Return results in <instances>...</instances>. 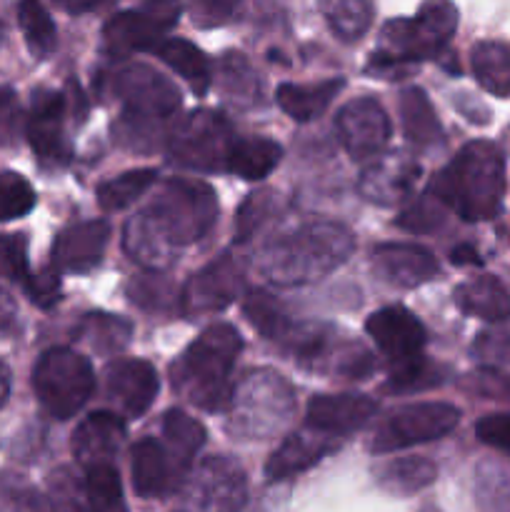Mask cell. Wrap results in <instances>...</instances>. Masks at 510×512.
I'll return each mask as SVG.
<instances>
[{"label":"cell","instance_id":"60d3db41","mask_svg":"<svg viewBox=\"0 0 510 512\" xmlns=\"http://www.w3.org/2000/svg\"><path fill=\"white\" fill-rule=\"evenodd\" d=\"M0 275L20 285L30 275L28 238L23 233L0 235Z\"/></svg>","mask_w":510,"mask_h":512},{"label":"cell","instance_id":"52a82bcc","mask_svg":"<svg viewBox=\"0 0 510 512\" xmlns=\"http://www.w3.org/2000/svg\"><path fill=\"white\" fill-rule=\"evenodd\" d=\"M95 388L93 365L70 348H50L33 368V390L40 408L58 420H68L90 400Z\"/></svg>","mask_w":510,"mask_h":512},{"label":"cell","instance_id":"3957f363","mask_svg":"<svg viewBox=\"0 0 510 512\" xmlns=\"http://www.w3.org/2000/svg\"><path fill=\"white\" fill-rule=\"evenodd\" d=\"M353 248L348 228L330 220H310L270 238L260 250V270L275 285L310 283L345 263Z\"/></svg>","mask_w":510,"mask_h":512},{"label":"cell","instance_id":"7c38bea8","mask_svg":"<svg viewBox=\"0 0 510 512\" xmlns=\"http://www.w3.org/2000/svg\"><path fill=\"white\" fill-rule=\"evenodd\" d=\"M65 95L55 90H38L28 113V143L43 168H63L70 163L68 135H65Z\"/></svg>","mask_w":510,"mask_h":512},{"label":"cell","instance_id":"7bdbcfd3","mask_svg":"<svg viewBox=\"0 0 510 512\" xmlns=\"http://www.w3.org/2000/svg\"><path fill=\"white\" fill-rule=\"evenodd\" d=\"M23 290L28 293L30 303L38 308H53L60 300V275L55 270H40V273H30L23 280Z\"/></svg>","mask_w":510,"mask_h":512},{"label":"cell","instance_id":"9a60e30c","mask_svg":"<svg viewBox=\"0 0 510 512\" xmlns=\"http://www.w3.org/2000/svg\"><path fill=\"white\" fill-rule=\"evenodd\" d=\"M248 500V485L238 463L208 458L190 480L188 505L198 510H238Z\"/></svg>","mask_w":510,"mask_h":512},{"label":"cell","instance_id":"4fadbf2b","mask_svg":"<svg viewBox=\"0 0 510 512\" xmlns=\"http://www.w3.org/2000/svg\"><path fill=\"white\" fill-rule=\"evenodd\" d=\"M338 138L353 160H373L390 140V118L375 98H355L335 118Z\"/></svg>","mask_w":510,"mask_h":512},{"label":"cell","instance_id":"d590c367","mask_svg":"<svg viewBox=\"0 0 510 512\" xmlns=\"http://www.w3.org/2000/svg\"><path fill=\"white\" fill-rule=\"evenodd\" d=\"M243 313L248 318V323L253 328L260 330V335H265L273 343H280L285 338V333L290 330L293 320L288 318L283 308L278 305V300H273L265 293H253L243 305Z\"/></svg>","mask_w":510,"mask_h":512},{"label":"cell","instance_id":"e575fe53","mask_svg":"<svg viewBox=\"0 0 510 512\" xmlns=\"http://www.w3.org/2000/svg\"><path fill=\"white\" fill-rule=\"evenodd\" d=\"M155 178H158V173L153 168H138L118 175V178L105 180L98 188L100 208L108 210V213L130 208L155 183Z\"/></svg>","mask_w":510,"mask_h":512},{"label":"cell","instance_id":"8fae6325","mask_svg":"<svg viewBox=\"0 0 510 512\" xmlns=\"http://www.w3.org/2000/svg\"><path fill=\"white\" fill-rule=\"evenodd\" d=\"M460 423V410L450 403H415L393 410L380 423L370 448L375 453H395L413 445L433 443L453 433Z\"/></svg>","mask_w":510,"mask_h":512},{"label":"cell","instance_id":"f5cc1de1","mask_svg":"<svg viewBox=\"0 0 510 512\" xmlns=\"http://www.w3.org/2000/svg\"><path fill=\"white\" fill-rule=\"evenodd\" d=\"M10 398V370L0 363V408L8 403Z\"/></svg>","mask_w":510,"mask_h":512},{"label":"cell","instance_id":"d6986e66","mask_svg":"<svg viewBox=\"0 0 510 512\" xmlns=\"http://www.w3.org/2000/svg\"><path fill=\"white\" fill-rule=\"evenodd\" d=\"M110 225L105 220H85L58 233L53 243V265L65 273H88L100 265Z\"/></svg>","mask_w":510,"mask_h":512},{"label":"cell","instance_id":"ba28073f","mask_svg":"<svg viewBox=\"0 0 510 512\" xmlns=\"http://www.w3.org/2000/svg\"><path fill=\"white\" fill-rule=\"evenodd\" d=\"M233 143L235 135L228 118L200 108L175 125L170 135V158L188 170H228Z\"/></svg>","mask_w":510,"mask_h":512},{"label":"cell","instance_id":"f35d334b","mask_svg":"<svg viewBox=\"0 0 510 512\" xmlns=\"http://www.w3.org/2000/svg\"><path fill=\"white\" fill-rule=\"evenodd\" d=\"M33 205V185L23 175L13 173V170L0 173V223L23 218V215H28L33 210Z\"/></svg>","mask_w":510,"mask_h":512},{"label":"cell","instance_id":"836d02e7","mask_svg":"<svg viewBox=\"0 0 510 512\" xmlns=\"http://www.w3.org/2000/svg\"><path fill=\"white\" fill-rule=\"evenodd\" d=\"M163 438L170 453L190 468L195 453L205 445V428L183 410H168L163 418Z\"/></svg>","mask_w":510,"mask_h":512},{"label":"cell","instance_id":"ee69618b","mask_svg":"<svg viewBox=\"0 0 510 512\" xmlns=\"http://www.w3.org/2000/svg\"><path fill=\"white\" fill-rule=\"evenodd\" d=\"M243 3L245 0H190V13L193 23H198L200 28H215L228 23Z\"/></svg>","mask_w":510,"mask_h":512},{"label":"cell","instance_id":"83f0119b","mask_svg":"<svg viewBox=\"0 0 510 512\" xmlns=\"http://www.w3.org/2000/svg\"><path fill=\"white\" fill-rule=\"evenodd\" d=\"M400 120H403L405 138L415 148H430L443 140V125H440L425 90L408 88L400 95Z\"/></svg>","mask_w":510,"mask_h":512},{"label":"cell","instance_id":"bcb514c9","mask_svg":"<svg viewBox=\"0 0 510 512\" xmlns=\"http://www.w3.org/2000/svg\"><path fill=\"white\" fill-rule=\"evenodd\" d=\"M268 210H270L268 195H253V198H250L248 203L240 208L238 235H235V240H238V243H245V240L250 238V233H253V230L260 225V220L265 218V213H268Z\"/></svg>","mask_w":510,"mask_h":512},{"label":"cell","instance_id":"4316f807","mask_svg":"<svg viewBox=\"0 0 510 512\" xmlns=\"http://www.w3.org/2000/svg\"><path fill=\"white\" fill-rule=\"evenodd\" d=\"M155 50H158V58L168 68H173L190 85L195 95L208 93L210 83H213V70H210V60L205 58L198 45L183 38H170L163 40Z\"/></svg>","mask_w":510,"mask_h":512},{"label":"cell","instance_id":"7dc6e473","mask_svg":"<svg viewBox=\"0 0 510 512\" xmlns=\"http://www.w3.org/2000/svg\"><path fill=\"white\" fill-rule=\"evenodd\" d=\"M18 123V98H15V93L10 88H0V145L13 143L15 133H18Z\"/></svg>","mask_w":510,"mask_h":512},{"label":"cell","instance_id":"e0dca14e","mask_svg":"<svg viewBox=\"0 0 510 512\" xmlns=\"http://www.w3.org/2000/svg\"><path fill=\"white\" fill-rule=\"evenodd\" d=\"M240 285H243V273H240L238 263L230 255H223L205 270H200L195 278H190L183 290V308L195 315L225 308L238 298Z\"/></svg>","mask_w":510,"mask_h":512},{"label":"cell","instance_id":"f1b7e54d","mask_svg":"<svg viewBox=\"0 0 510 512\" xmlns=\"http://www.w3.org/2000/svg\"><path fill=\"white\" fill-rule=\"evenodd\" d=\"M470 65L478 85L498 98L510 95V43L483 40L470 53Z\"/></svg>","mask_w":510,"mask_h":512},{"label":"cell","instance_id":"44dd1931","mask_svg":"<svg viewBox=\"0 0 510 512\" xmlns=\"http://www.w3.org/2000/svg\"><path fill=\"white\" fill-rule=\"evenodd\" d=\"M375 415V403L365 395H318L308 403L305 425L325 435H348Z\"/></svg>","mask_w":510,"mask_h":512},{"label":"cell","instance_id":"277c9868","mask_svg":"<svg viewBox=\"0 0 510 512\" xmlns=\"http://www.w3.org/2000/svg\"><path fill=\"white\" fill-rule=\"evenodd\" d=\"M243 350V338L228 323H215L173 365V388L195 408L225 413L233 398L230 373Z\"/></svg>","mask_w":510,"mask_h":512},{"label":"cell","instance_id":"681fc988","mask_svg":"<svg viewBox=\"0 0 510 512\" xmlns=\"http://www.w3.org/2000/svg\"><path fill=\"white\" fill-rule=\"evenodd\" d=\"M450 263L453 265H483V258L478 255V250L473 245H458L450 253Z\"/></svg>","mask_w":510,"mask_h":512},{"label":"cell","instance_id":"c3c4849f","mask_svg":"<svg viewBox=\"0 0 510 512\" xmlns=\"http://www.w3.org/2000/svg\"><path fill=\"white\" fill-rule=\"evenodd\" d=\"M435 213H438V208H433V205H430V200H420L415 208L405 210V213L400 215L398 225L400 228L415 230V233H425V230L435 228V223H438Z\"/></svg>","mask_w":510,"mask_h":512},{"label":"cell","instance_id":"f546056e","mask_svg":"<svg viewBox=\"0 0 510 512\" xmlns=\"http://www.w3.org/2000/svg\"><path fill=\"white\" fill-rule=\"evenodd\" d=\"M280 155L283 148L270 138L235 140L228 155V170L243 180H260L273 173L275 165L280 163Z\"/></svg>","mask_w":510,"mask_h":512},{"label":"cell","instance_id":"2e32d148","mask_svg":"<svg viewBox=\"0 0 510 512\" xmlns=\"http://www.w3.org/2000/svg\"><path fill=\"white\" fill-rule=\"evenodd\" d=\"M130 468H133V490L138 498H165L173 493L183 480L188 465L180 463L168 445L158 443L153 438L140 440L133 448V458H130Z\"/></svg>","mask_w":510,"mask_h":512},{"label":"cell","instance_id":"b9f144b4","mask_svg":"<svg viewBox=\"0 0 510 512\" xmlns=\"http://www.w3.org/2000/svg\"><path fill=\"white\" fill-rule=\"evenodd\" d=\"M473 358L485 365H510V328L480 333L473 343Z\"/></svg>","mask_w":510,"mask_h":512},{"label":"cell","instance_id":"7402d4cb","mask_svg":"<svg viewBox=\"0 0 510 512\" xmlns=\"http://www.w3.org/2000/svg\"><path fill=\"white\" fill-rule=\"evenodd\" d=\"M338 448L335 435H325L320 430L305 425L300 433L288 435L278 450L270 455L268 465H265V478L268 480H285L293 475L303 473V470L313 468L320 458L330 455Z\"/></svg>","mask_w":510,"mask_h":512},{"label":"cell","instance_id":"30bf717a","mask_svg":"<svg viewBox=\"0 0 510 512\" xmlns=\"http://www.w3.org/2000/svg\"><path fill=\"white\" fill-rule=\"evenodd\" d=\"M180 18V0H143L138 8L113 15L103 28V48L110 58H128L155 50Z\"/></svg>","mask_w":510,"mask_h":512},{"label":"cell","instance_id":"9c48e42d","mask_svg":"<svg viewBox=\"0 0 510 512\" xmlns=\"http://www.w3.org/2000/svg\"><path fill=\"white\" fill-rule=\"evenodd\" d=\"M115 98L120 100L130 130L158 128L180 108V93L168 78L148 65H128L115 75Z\"/></svg>","mask_w":510,"mask_h":512},{"label":"cell","instance_id":"6da1fadb","mask_svg":"<svg viewBox=\"0 0 510 512\" xmlns=\"http://www.w3.org/2000/svg\"><path fill=\"white\" fill-rule=\"evenodd\" d=\"M215 218L218 200L208 185L188 178L168 180L158 198L125 225V253L145 268H168L178 250L213 228Z\"/></svg>","mask_w":510,"mask_h":512},{"label":"cell","instance_id":"f6af8a7d","mask_svg":"<svg viewBox=\"0 0 510 512\" xmlns=\"http://www.w3.org/2000/svg\"><path fill=\"white\" fill-rule=\"evenodd\" d=\"M475 435H478L480 443L510 455V413H495L480 418L478 425H475Z\"/></svg>","mask_w":510,"mask_h":512},{"label":"cell","instance_id":"603a6c76","mask_svg":"<svg viewBox=\"0 0 510 512\" xmlns=\"http://www.w3.org/2000/svg\"><path fill=\"white\" fill-rule=\"evenodd\" d=\"M125 440V423L120 415L100 410V413L88 415L78 425L73 435V453L80 465L110 463V458L118 455Z\"/></svg>","mask_w":510,"mask_h":512},{"label":"cell","instance_id":"ab89813d","mask_svg":"<svg viewBox=\"0 0 510 512\" xmlns=\"http://www.w3.org/2000/svg\"><path fill=\"white\" fill-rule=\"evenodd\" d=\"M440 380H443V375H438L435 365H430L428 360L420 358L413 360V363L393 368L388 383H385V390H393V393H410V390L433 388Z\"/></svg>","mask_w":510,"mask_h":512},{"label":"cell","instance_id":"f907efd6","mask_svg":"<svg viewBox=\"0 0 510 512\" xmlns=\"http://www.w3.org/2000/svg\"><path fill=\"white\" fill-rule=\"evenodd\" d=\"M55 3H58L63 10H68V13L80 15V13H88V10L98 8L103 0H55Z\"/></svg>","mask_w":510,"mask_h":512},{"label":"cell","instance_id":"74e56055","mask_svg":"<svg viewBox=\"0 0 510 512\" xmlns=\"http://www.w3.org/2000/svg\"><path fill=\"white\" fill-rule=\"evenodd\" d=\"M223 90L230 100L240 105H250L258 100V78L240 53H228L223 58Z\"/></svg>","mask_w":510,"mask_h":512},{"label":"cell","instance_id":"4dcf8cb0","mask_svg":"<svg viewBox=\"0 0 510 512\" xmlns=\"http://www.w3.org/2000/svg\"><path fill=\"white\" fill-rule=\"evenodd\" d=\"M330 30L343 43L363 38L373 20V0H318Z\"/></svg>","mask_w":510,"mask_h":512},{"label":"cell","instance_id":"1f68e13d","mask_svg":"<svg viewBox=\"0 0 510 512\" xmlns=\"http://www.w3.org/2000/svg\"><path fill=\"white\" fill-rule=\"evenodd\" d=\"M438 478V468L425 458H400L378 470V485L385 493L413 495Z\"/></svg>","mask_w":510,"mask_h":512},{"label":"cell","instance_id":"d4e9b609","mask_svg":"<svg viewBox=\"0 0 510 512\" xmlns=\"http://www.w3.org/2000/svg\"><path fill=\"white\" fill-rule=\"evenodd\" d=\"M455 303L465 315L485 323L510 320V293L495 275H478L455 288Z\"/></svg>","mask_w":510,"mask_h":512},{"label":"cell","instance_id":"d6a6232c","mask_svg":"<svg viewBox=\"0 0 510 512\" xmlns=\"http://www.w3.org/2000/svg\"><path fill=\"white\" fill-rule=\"evenodd\" d=\"M18 20L23 28V38L33 58L45 60L55 50V23L50 18L48 8L43 0H20L18 5Z\"/></svg>","mask_w":510,"mask_h":512},{"label":"cell","instance_id":"cb8c5ba5","mask_svg":"<svg viewBox=\"0 0 510 512\" xmlns=\"http://www.w3.org/2000/svg\"><path fill=\"white\" fill-rule=\"evenodd\" d=\"M418 163L405 158H383L368 165L360 178V193L378 205H395L413 190L418 180Z\"/></svg>","mask_w":510,"mask_h":512},{"label":"cell","instance_id":"8d00e7d4","mask_svg":"<svg viewBox=\"0 0 510 512\" xmlns=\"http://www.w3.org/2000/svg\"><path fill=\"white\" fill-rule=\"evenodd\" d=\"M85 498L95 510L123 508V485L118 470L110 463L88 465L85 473Z\"/></svg>","mask_w":510,"mask_h":512},{"label":"cell","instance_id":"5bb4252c","mask_svg":"<svg viewBox=\"0 0 510 512\" xmlns=\"http://www.w3.org/2000/svg\"><path fill=\"white\" fill-rule=\"evenodd\" d=\"M365 330L375 348L393 363V368L423 358L428 333L423 323L403 305H388L365 320Z\"/></svg>","mask_w":510,"mask_h":512},{"label":"cell","instance_id":"7a4b0ae2","mask_svg":"<svg viewBox=\"0 0 510 512\" xmlns=\"http://www.w3.org/2000/svg\"><path fill=\"white\" fill-rule=\"evenodd\" d=\"M428 193L468 223L495 218L505 198L503 153L490 140H473L435 175Z\"/></svg>","mask_w":510,"mask_h":512},{"label":"cell","instance_id":"484cf974","mask_svg":"<svg viewBox=\"0 0 510 512\" xmlns=\"http://www.w3.org/2000/svg\"><path fill=\"white\" fill-rule=\"evenodd\" d=\"M345 80H323V83L313 85H295V83H283L275 93L280 110H283L288 118H293L295 123H310V120L320 118L325 110L330 108V103L335 100V95L343 90Z\"/></svg>","mask_w":510,"mask_h":512},{"label":"cell","instance_id":"5b68a950","mask_svg":"<svg viewBox=\"0 0 510 512\" xmlns=\"http://www.w3.org/2000/svg\"><path fill=\"white\" fill-rule=\"evenodd\" d=\"M458 28V8L450 0H425L413 18L385 23L380 48L370 58V70L405 68L435 58L448 48Z\"/></svg>","mask_w":510,"mask_h":512},{"label":"cell","instance_id":"ac0fdd59","mask_svg":"<svg viewBox=\"0 0 510 512\" xmlns=\"http://www.w3.org/2000/svg\"><path fill=\"white\" fill-rule=\"evenodd\" d=\"M108 395L130 418H140L158 398V375L148 360L125 358L108 368Z\"/></svg>","mask_w":510,"mask_h":512},{"label":"cell","instance_id":"816d5d0a","mask_svg":"<svg viewBox=\"0 0 510 512\" xmlns=\"http://www.w3.org/2000/svg\"><path fill=\"white\" fill-rule=\"evenodd\" d=\"M13 315H15L13 300H10L8 295H5V290L0 288V330L8 328L10 320H13Z\"/></svg>","mask_w":510,"mask_h":512},{"label":"cell","instance_id":"8992f818","mask_svg":"<svg viewBox=\"0 0 510 512\" xmlns=\"http://www.w3.org/2000/svg\"><path fill=\"white\" fill-rule=\"evenodd\" d=\"M230 430L240 438H268L283 428L295 410V390L280 375L258 370L233 388Z\"/></svg>","mask_w":510,"mask_h":512},{"label":"cell","instance_id":"db71d44e","mask_svg":"<svg viewBox=\"0 0 510 512\" xmlns=\"http://www.w3.org/2000/svg\"><path fill=\"white\" fill-rule=\"evenodd\" d=\"M3 43H5V25L0 23V45H3Z\"/></svg>","mask_w":510,"mask_h":512},{"label":"cell","instance_id":"ffe728a7","mask_svg":"<svg viewBox=\"0 0 510 512\" xmlns=\"http://www.w3.org/2000/svg\"><path fill=\"white\" fill-rule=\"evenodd\" d=\"M375 273L400 288H418L438 275L440 265L428 248L410 243H385L373 250Z\"/></svg>","mask_w":510,"mask_h":512}]
</instances>
